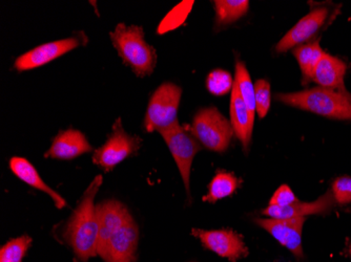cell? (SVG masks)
Returning a JSON list of instances; mask_svg holds the SVG:
<instances>
[{
  "label": "cell",
  "instance_id": "1",
  "mask_svg": "<svg viewBox=\"0 0 351 262\" xmlns=\"http://www.w3.org/2000/svg\"><path fill=\"white\" fill-rule=\"evenodd\" d=\"M102 182L104 177L100 174L93 179L63 230V239L82 262H88L90 258L98 255L99 222L95 198Z\"/></svg>",
  "mask_w": 351,
  "mask_h": 262
},
{
  "label": "cell",
  "instance_id": "2",
  "mask_svg": "<svg viewBox=\"0 0 351 262\" xmlns=\"http://www.w3.org/2000/svg\"><path fill=\"white\" fill-rule=\"evenodd\" d=\"M277 99L286 105L307 110L323 117L351 121V94L346 90L309 88L291 94H279Z\"/></svg>",
  "mask_w": 351,
  "mask_h": 262
},
{
  "label": "cell",
  "instance_id": "3",
  "mask_svg": "<svg viewBox=\"0 0 351 262\" xmlns=\"http://www.w3.org/2000/svg\"><path fill=\"white\" fill-rule=\"evenodd\" d=\"M110 39L123 62L129 65L136 76L143 78L153 74L157 63V53L145 40V31L138 25L119 23L112 33Z\"/></svg>",
  "mask_w": 351,
  "mask_h": 262
},
{
  "label": "cell",
  "instance_id": "4",
  "mask_svg": "<svg viewBox=\"0 0 351 262\" xmlns=\"http://www.w3.org/2000/svg\"><path fill=\"white\" fill-rule=\"evenodd\" d=\"M189 131L205 148L219 153L228 150L234 135L230 121L216 107L199 110Z\"/></svg>",
  "mask_w": 351,
  "mask_h": 262
},
{
  "label": "cell",
  "instance_id": "5",
  "mask_svg": "<svg viewBox=\"0 0 351 262\" xmlns=\"http://www.w3.org/2000/svg\"><path fill=\"white\" fill-rule=\"evenodd\" d=\"M182 90L176 84L165 82L152 94L145 118L147 133L167 129L178 122L177 114L180 105Z\"/></svg>",
  "mask_w": 351,
  "mask_h": 262
},
{
  "label": "cell",
  "instance_id": "6",
  "mask_svg": "<svg viewBox=\"0 0 351 262\" xmlns=\"http://www.w3.org/2000/svg\"><path fill=\"white\" fill-rule=\"evenodd\" d=\"M106 143L95 150L93 161L106 172H110L121 161L138 153L141 147V139L138 135L126 133L121 120L117 119L112 128Z\"/></svg>",
  "mask_w": 351,
  "mask_h": 262
},
{
  "label": "cell",
  "instance_id": "7",
  "mask_svg": "<svg viewBox=\"0 0 351 262\" xmlns=\"http://www.w3.org/2000/svg\"><path fill=\"white\" fill-rule=\"evenodd\" d=\"M163 140L167 143L173 159H175L183 184L186 190L187 196L191 198V170L195 155L201 150L200 144L193 137L189 129H185L183 126L176 122L173 125L167 129L161 130L160 133Z\"/></svg>",
  "mask_w": 351,
  "mask_h": 262
},
{
  "label": "cell",
  "instance_id": "8",
  "mask_svg": "<svg viewBox=\"0 0 351 262\" xmlns=\"http://www.w3.org/2000/svg\"><path fill=\"white\" fill-rule=\"evenodd\" d=\"M191 234L200 240L205 249L214 252L221 257L236 262L248 255L243 237L230 228L222 230H202L193 228Z\"/></svg>",
  "mask_w": 351,
  "mask_h": 262
},
{
  "label": "cell",
  "instance_id": "9",
  "mask_svg": "<svg viewBox=\"0 0 351 262\" xmlns=\"http://www.w3.org/2000/svg\"><path fill=\"white\" fill-rule=\"evenodd\" d=\"M86 37H70L53 42L38 45L33 50L21 55L14 62V68L19 72L35 70L47 63L52 62L55 59L66 55V53L75 50L82 44V39Z\"/></svg>",
  "mask_w": 351,
  "mask_h": 262
},
{
  "label": "cell",
  "instance_id": "10",
  "mask_svg": "<svg viewBox=\"0 0 351 262\" xmlns=\"http://www.w3.org/2000/svg\"><path fill=\"white\" fill-rule=\"evenodd\" d=\"M139 241V228L131 218L114 234L100 257L106 262H135Z\"/></svg>",
  "mask_w": 351,
  "mask_h": 262
},
{
  "label": "cell",
  "instance_id": "11",
  "mask_svg": "<svg viewBox=\"0 0 351 262\" xmlns=\"http://www.w3.org/2000/svg\"><path fill=\"white\" fill-rule=\"evenodd\" d=\"M305 220H306L305 218H289V220L266 218V220H257L256 222L300 259L303 257L302 231H303Z\"/></svg>",
  "mask_w": 351,
  "mask_h": 262
},
{
  "label": "cell",
  "instance_id": "12",
  "mask_svg": "<svg viewBox=\"0 0 351 262\" xmlns=\"http://www.w3.org/2000/svg\"><path fill=\"white\" fill-rule=\"evenodd\" d=\"M97 216L99 222L97 253L101 256L110 237L133 218L128 208L116 200H104L98 204Z\"/></svg>",
  "mask_w": 351,
  "mask_h": 262
},
{
  "label": "cell",
  "instance_id": "13",
  "mask_svg": "<svg viewBox=\"0 0 351 262\" xmlns=\"http://www.w3.org/2000/svg\"><path fill=\"white\" fill-rule=\"evenodd\" d=\"M335 204H336V200L333 198L332 192L328 191L315 202H304L298 200L289 206H268L267 208L262 211V214L267 218H277V220L305 218L307 215H321V214H328L332 210Z\"/></svg>",
  "mask_w": 351,
  "mask_h": 262
},
{
  "label": "cell",
  "instance_id": "14",
  "mask_svg": "<svg viewBox=\"0 0 351 262\" xmlns=\"http://www.w3.org/2000/svg\"><path fill=\"white\" fill-rule=\"evenodd\" d=\"M327 15L328 11L325 8L313 10L299 21L291 31H287V34L276 45V52L282 54L311 39L324 25Z\"/></svg>",
  "mask_w": 351,
  "mask_h": 262
},
{
  "label": "cell",
  "instance_id": "15",
  "mask_svg": "<svg viewBox=\"0 0 351 262\" xmlns=\"http://www.w3.org/2000/svg\"><path fill=\"white\" fill-rule=\"evenodd\" d=\"M93 147L86 135L77 129L63 130L53 141L45 157L57 159H73L86 153H92Z\"/></svg>",
  "mask_w": 351,
  "mask_h": 262
},
{
  "label": "cell",
  "instance_id": "16",
  "mask_svg": "<svg viewBox=\"0 0 351 262\" xmlns=\"http://www.w3.org/2000/svg\"><path fill=\"white\" fill-rule=\"evenodd\" d=\"M230 123L234 135L241 142L244 150L247 151L252 143L254 116L248 109L234 83L230 96Z\"/></svg>",
  "mask_w": 351,
  "mask_h": 262
},
{
  "label": "cell",
  "instance_id": "17",
  "mask_svg": "<svg viewBox=\"0 0 351 262\" xmlns=\"http://www.w3.org/2000/svg\"><path fill=\"white\" fill-rule=\"evenodd\" d=\"M346 70V64L341 59L324 53L315 66L311 81L320 88L345 92L344 77Z\"/></svg>",
  "mask_w": 351,
  "mask_h": 262
},
{
  "label": "cell",
  "instance_id": "18",
  "mask_svg": "<svg viewBox=\"0 0 351 262\" xmlns=\"http://www.w3.org/2000/svg\"><path fill=\"white\" fill-rule=\"evenodd\" d=\"M10 168L12 172L21 179L25 184L31 186L32 188L37 189V190L43 191L47 193L53 200H54L55 206L57 209H62L68 206L66 200L59 194L56 191L53 190L49 185L43 182L39 175L38 171L35 168L32 163H29L25 157H14L10 159Z\"/></svg>",
  "mask_w": 351,
  "mask_h": 262
},
{
  "label": "cell",
  "instance_id": "19",
  "mask_svg": "<svg viewBox=\"0 0 351 262\" xmlns=\"http://www.w3.org/2000/svg\"><path fill=\"white\" fill-rule=\"evenodd\" d=\"M293 54L301 68L302 77H303L302 82L306 86L313 78L315 66L324 55V52L320 47V41L315 40L313 42L299 45L293 49Z\"/></svg>",
  "mask_w": 351,
  "mask_h": 262
},
{
  "label": "cell",
  "instance_id": "20",
  "mask_svg": "<svg viewBox=\"0 0 351 262\" xmlns=\"http://www.w3.org/2000/svg\"><path fill=\"white\" fill-rule=\"evenodd\" d=\"M241 184V179L236 177L234 173L218 170L208 185V192L203 198V200L215 204L218 200L234 194Z\"/></svg>",
  "mask_w": 351,
  "mask_h": 262
},
{
  "label": "cell",
  "instance_id": "21",
  "mask_svg": "<svg viewBox=\"0 0 351 262\" xmlns=\"http://www.w3.org/2000/svg\"><path fill=\"white\" fill-rule=\"evenodd\" d=\"M214 3L218 27H226L236 23L246 15L250 8L247 0H217Z\"/></svg>",
  "mask_w": 351,
  "mask_h": 262
},
{
  "label": "cell",
  "instance_id": "22",
  "mask_svg": "<svg viewBox=\"0 0 351 262\" xmlns=\"http://www.w3.org/2000/svg\"><path fill=\"white\" fill-rule=\"evenodd\" d=\"M234 84L241 94L242 99L247 105L248 109L252 114H256V96H254V86L252 84L250 73L245 64L241 61H237L236 74H234Z\"/></svg>",
  "mask_w": 351,
  "mask_h": 262
},
{
  "label": "cell",
  "instance_id": "23",
  "mask_svg": "<svg viewBox=\"0 0 351 262\" xmlns=\"http://www.w3.org/2000/svg\"><path fill=\"white\" fill-rule=\"evenodd\" d=\"M195 1L193 0H186L179 3L177 7L173 8L167 16H165L163 21H161L160 25H158L157 33L159 35L165 34L169 31H173V29H178L179 27L184 23L186 21L187 16L189 12L191 11L194 7Z\"/></svg>",
  "mask_w": 351,
  "mask_h": 262
},
{
  "label": "cell",
  "instance_id": "24",
  "mask_svg": "<svg viewBox=\"0 0 351 262\" xmlns=\"http://www.w3.org/2000/svg\"><path fill=\"white\" fill-rule=\"evenodd\" d=\"M32 242L33 239L27 235L9 240L0 249V262H23Z\"/></svg>",
  "mask_w": 351,
  "mask_h": 262
},
{
  "label": "cell",
  "instance_id": "25",
  "mask_svg": "<svg viewBox=\"0 0 351 262\" xmlns=\"http://www.w3.org/2000/svg\"><path fill=\"white\" fill-rule=\"evenodd\" d=\"M232 75L226 70H216L207 77V90L215 96H223L228 94L234 88Z\"/></svg>",
  "mask_w": 351,
  "mask_h": 262
},
{
  "label": "cell",
  "instance_id": "26",
  "mask_svg": "<svg viewBox=\"0 0 351 262\" xmlns=\"http://www.w3.org/2000/svg\"><path fill=\"white\" fill-rule=\"evenodd\" d=\"M254 96H256V112L263 119L269 112L271 94L268 81L260 79L254 83Z\"/></svg>",
  "mask_w": 351,
  "mask_h": 262
},
{
  "label": "cell",
  "instance_id": "27",
  "mask_svg": "<svg viewBox=\"0 0 351 262\" xmlns=\"http://www.w3.org/2000/svg\"><path fill=\"white\" fill-rule=\"evenodd\" d=\"M333 198L337 204L345 205L351 202V177L342 176L337 179L332 184Z\"/></svg>",
  "mask_w": 351,
  "mask_h": 262
},
{
  "label": "cell",
  "instance_id": "28",
  "mask_svg": "<svg viewBox=\"0 0 351 262\" xmlns=\"http://www.w3.org/2000/svg\"><path fill=\"white\" fill-rule=\"evenodd\" d=\"M297 196L287 185H282L270 198L269 206L285 207L298 202Z\"/></svg>",
  "mask_w": 351,
  "mask_h": 262
},
{
  "label": "cell",
  "instance_id": "29",
  "mask_svg": "<svg viewBox=\"0 0 351 262\" xmlns=\"http://www.w3.org/2000/svg\"><path fill=\"white\" fill-rule=\"evenodd\" d=\"M350 254H351V246H350Z\"/></svg>",
  "mask_w": 351,
  "mask_h": 262
}]
</instances>
